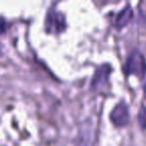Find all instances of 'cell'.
<instances>
[{"label": "cell", "instance_id": "cell-2", "mask_svg": "<svg viewBox=\"0 0 146 146\" xmlns=\"http://www.w3.org/2000/svg\"><path fill=\"white\" fill-rule=\"evenodd\" d=\"M45 31L51 34H60L67 28L66 19L62 12L50 7L45 17Z\"/></svg>", "mask_w": 146, "mask_h": 146}, {"label": "cell", "instance_id": "cell-1", "mask_svg": "<svg viewBox=\"0 0 146 146\" xmlns=\"http://www.w3.org/2000/svg\"><path fill=\"white\" fill-rule=\"evenodd\" d=\"M126 75H134L136 77L143 78L146 75V58L139 50L134 49L128 55L123 66Z\"/></svg>", "mask_w": 146, "mask_h": 146}, {"label": "cell", "instance_id": "cell-7", "mask_svg": "<svg viewBox=\"0 0 146 146\" xmlns=\"http://www.w3.org/2000/svg\"><path fill=\"white\" fill-rule=\"evenodd\" d=\"M138 123H139L141 129H146V106L141 105L138 110Z\"/></svg>", "mask_w": 146, "mask_h": 146}, {"label": "cell", "instance_id": "cell-4", "mask_svg": "<svg viewBox=\"0 0 146 146\" xmlns=\"http://www.w3.org/2000/svg\"><path fill=\"white\" fill-rule=\"evenodd\" d=\"M112 72V67L108 63L100 65L96 68L93 76H92L90 88L93 91H99L100 89L104 88L109 82L110 74Z\"/></svg>", "mask_w": 146, "mask_h": 146}, {"label": "cell", "instance_id": "cell-3", "mask_svg": "<svg viewBox=\"0 0 146 146\" xmlns=\"http://www.w3.org/2000/svg\"><path fill=\"white\" fill-rule=\"evenodd\" d=\"M96 135H97V125L95 120H85L82 123L77 134L75 146H94L97 137Z\"/></svg>", "mask_w": 146, "mask_h": 146}, {"label": "cell", "instance_id": "cell-5", "mask_svg": "<svg viewBox=\"0 0 146 146\" xmlns=\"http://www.w3.org/2000/svg\"><path fill=\"white\" fill-rule=\"evenodd\" d=\"M110 120L116 127H124L129 123V110L127 104L120 101L110 112Z\"/></svg>", "mask_w": 146, "mask_h": 146}, {"label": "cell", "instance_id": "cell-6", "mask_svg": "<svg viewBox=\"0 0 146 146\" xmlns=\"http://www.w3.org/2000/svg\"><path fill=\"white\" fill-rule=\"evenodd\" d=\"M133 9L131 6L127 5V6L124 7L122 10H120L117 13L115 17V20H114V27L118 30L124 28L125 26H127L128 23L131 21V19L133 18Z\"/></svg>", "mask_w": 146, "mask_h": 146}]
</instances>
